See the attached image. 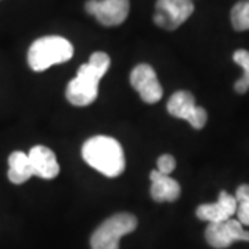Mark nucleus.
<instances>
[{
    "label": "nucleus",
    "instance_id": "obj_1",
    "mask_svg": "<svg viewBox=\"0 0 249 249\" xmlns=\"http://www.w3.org/2000/svg\"><path fill=\"white\" fill-rule=\"evenodd\" d=\"M111 65L108 54L103 52L91 54L89 62L80 65L76 78L68 83L65 96L72 106L86 107L90 106L98 94V83L107 73Z\"/></svg>",
    "mask_w": 249,
    "mask_h": 249
},
{
    "label": "nucleus",
    "instance_id": "obj_2",
    "mask_svg": "<svg viewBox=\"0 0 249 249\" xmlns=\"http://www.w3.org/2000/svg\"><path fill=\"white\" fill-rule=\"evenodd\" d=\"M82 157L93 169L107 178H116L124 170V154L118 140L108 136H94L82 147Z\"/></svg>",
    "mask_w": 249,
    "mask_h": 249
},
{
    "label": "nucleus",
    "instance_id": "obj_3",
    "mask_svg": "<svg viewBox=\"0 0 249 249\" xmlns=\"http://www.w3.org/2000/svg\"><path fill=\"white\" fill-rule=\"evenodd\" d=\"M73 46L61 36H43L35 40L28 50V64L36 72L46 71L54 64L71 60Z\"/></svg>",
    "mask_w": 249,
    "mask_h": 249
},
{
    "label": "nucleus",
    "instance_id": "obj_4",
    "mask_svg": "<svg viewBox=\"0 0 249 249\" xmlns=\"http://www.w3.org/2000/svg\"><path fill=\"white\" fill-rule=\"evenodd\" d=\"M137 219L132 213H116L101 223L90 238L91 249H119L121 238L134 231Z\"/></svg>",
    "mask_w": 249,
    "mask_h": 249
},
{
    "label": "nucleus",
    "instance_id": "obj_5",
    "mask_svg": "<svg viewBox=\"0 0 249 249\" xmlns=\"http://www.w3.org/2000/svg\"><path fill=\"white\" fill-rule=\"evenodd\" d=\"M194 13L191 0H158L155 4L154 21L166 31L178 29Z\"/></svg>",
    "mask_w": 249,
    "mask_h": 249
},
{
    "label": "nucleus",
    "instance_id": "obj_6",
    "mask_svg": "<svg viewBox=\"0 0 249 249\" xmlns=\"http://www.w3.org/2000/svg\"><path fill=\"white\" fill-rule=\"evenodd\" d=\"M168 112L175 118L188 121L194 129H202L208 121L206 111L196 106L194 96L187 90H178L169 98Z\"/></svg>",
    "mask_w": 249,
    "mask_h": 249
},
{
    "label": "nucleus",
    "instance_id": "obj_7",
    "mask_svg": "<svg viewBox=\"0 0 249 249\" xmlns=\"http://www.w3.org/2000/svg\"><path fill=\"white\" fill-rule=\"evenodd\" d=\"M85 9L106 27L121 25L129 16V0H88Z\"/></svg>",
    "mask_w": 249,
    "mask_h": 249
},
{
    "label": "nucleus",
    "instance_id": "obj_8",
    "mask_svg": "<svg viewBox=\"0 0 249 249\" xmlns=\"http://www.w3.org/2000/svg\"><path fill=\"white\" fill-rule=\"evenodd\" d=\"M205 238L212 248L224 249L229 248L234 241H249V231L238 220L229 219L224 222L209 223L205 230Z\"/></svg>",
    "mask_w": 249,
    "mask_h": 249
},
{
    "label": "nucleus",
    "instance_id": "obj_9",
    "mask_svg": "<svg viewBox=\"0 0 249 249\" xmlns=\"http://www.w3.org/2000/svg\"><path fill=\"white\" fill-rule=\"evenodd\" d=\"M130 83L134 90L140 94L142 101L155 104L162 98V88L158 82L157 73L151 65L139 64L130 73Z\"/></svg>",
    "mask_w": 249,
    "mask_h": 249
},
{
    "label": "nucleus",
    "instance_id": "obj_10",
    "mask_svg": "<svg viewBox=\"0 0 249 249\" xmlns=\"http://www.w3.org/2000/svg\"><path fill=\"white\" fill-rule=\"evenodd\" d=\"M237 211L235 196H230L227 191H220L219 199L214 204H204L196 208V217L209 223H219L231 219Z\"/></svg>",
    "mask_w": 249,
    "mask_h": 249
},
{
    "label": "nucleus",
    "instance_id": "obj_11",
    "mask_svg": "<svg viewBox=\"0 0 249 249\" xmlns=\"http://www.w3.org/2000/svg\"><path fill=\"white\" fill-rule=\"evenodd\" d=\"M28 158L34 176L50 180L55 178L60 172V165L57 162L55 154L45 145H35L28 154Z\"/></svg>",
    "mask_w": 249,
    "mask_h": 249
},
{
    "label": "nucleus",
    "instance_id": "obj_12",
    "mask_svg": "<svg viewBox=\"0 0 249 249\" xmlns=\"http://www.w3.org/2000/svg\"><path fill=\"white\" fill-rule=\"evenodd\" d=\"M151 196L157 202H175L180 196L178 183L168 175H162L158 170L151 172Z\"/></svg>",
    "mask_w": 249,
    "mask_h": 249
},
{
    "label": "nucleus",
    "instance_id": "obj_13",
    "mask_svg": "<svg viewBox=\"0 0 249 249\" xmlns=\"http://www.w3.org/2000/svg\"><path fill=\"white\" fill-rule=\"evenodd\" d=\"M34 176L28 154L14 151L9 157V180L14 184H22Z\"/></svg>",
    "mask_w": 249,
    "mask_h": 249
},
{
    "label": "nucleus",
    "instance_id": "obj_14",
    "mask_svg": "<svg viewBox=\"0 0 249 249\" xmlns=\"http://www.w3.org/2000/svg\"><path fill=\"white\" fill-rule=\"evenodd\" d=\"M232 58L244 70V75L234 85L235 91L240 94H244L249 89V52L248 50H237L232 55Z\"/></svg>",
    "mask_w": 249,
    "mask_h": 249
},
{
    "label": "nucleus",
    "instance_id": "obj_15",
    "mask_svg": "<svg viewBox=\"0 0 249 249\" xmlns=\"http://www.w3.org/2000/svg\"><path fill=\"white\" fill-rule=\"evenodd\" d=\"M231 24L235 31L249 29V0H241L235 3L231 10Z\"/></svg>",
    "mask_w": 249,
    "mask_h": 249
},
{
    "label": "nucleus",
    "instance_id": "obj_16",
    "mask_svg": "<svg viewBox=\"0 0 249 249\" xmlns=\"http://www.w3.org/2000/svg\"><path fill=\"white\" fill-rule=\"evenodd\" d=\"M237 201V211L238 222L242 226H249V184H242L237 188L235 193Z\"/></svg>",
    "mask_w": 249,
    "mask_h": 249
},
{
    "label": "nucleus",
    "instance_id": "obj_17",
    "mask_svg": "<svg viewBox=\"0 0 249 249\" xmlns=\"http://www.w3.org/2000/svg\"><path fill=\"white\" fill-rule=\"evenodd\" d=\"M157 165H158V172L160 173L169 176L170 173L175 170V168H176V160H175V158L172 155L165 154V155H160V158H158Z\"/></svg>",
    "mask_w": 249,
    "mask_h": 249
}]
</instances>
